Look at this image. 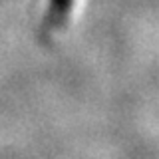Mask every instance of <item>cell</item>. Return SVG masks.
Listing matches in <instances>:
<instances>
[{"label":"cell","instance_id":"obj_1","mask_svg":"<svg viewBox=\"0 0 159 159\" xmlns=\"http://www.w3.org/2000/svg\"><path fill=\"white\" fill-rule=\"evenodd\" d=\"M74 6V0H50V8L44 20V30L62 28L68 20V14Z\"/></svg>","mask_w":159,"mask_h":159}]
</instances>
